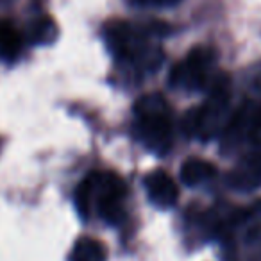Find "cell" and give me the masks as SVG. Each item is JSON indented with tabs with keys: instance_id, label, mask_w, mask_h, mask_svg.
Segmentation results:
<instances>
[{
	"instance_id": "6da1fadb",
	"label": "cell",
	"mask_w": 261,
	"mask_h": 261,
	"mask_svg": "<svg viewBox=\"0 0 261 261\" xmlns=\"http://www.w3.org/2000/svg\"><path fill=\"white\" fill-rule=\"evenodd\" d=\"M127 185L113 172H91L75 190V206L83 218L93 211L111 225L123 220L125 215Z\"/></svg>"
},
{
	"instance_id": "7a4b0ae2",
	"label": "cell",
	"mask_w": 261,
	"mask_h": 261,
	"mask_svg": "<svg viewBox=\"0 0 261 261\" xmlns=\"http://www.w3.org/2000/svg\"><path fill=\"white\" fill-rule=\"evenodd\" d=\"M135 127L138 138L156 154L168 152L174 140L172 111L163 95H145L135 106Z\"/></svg>"
},
{
	"instance_id": "3957f363",
	"label": "cell",
	"mask_w": 261,
	"mask_h": 261,
	"mask_svg": "<svg viewBox=\"0 0 261 261\" xmlns=\"http://www.w3.org/2000/svg\"><path fill=\"white\" fill-rule=\"evenodd\" d=\"M231 116V88H229V81L222 77L215 81L206 102L186 115L182 125L186 135L211 140L224 133Z\"/></svg>"
},
{
	"instance_id": "277c9868",
	"label": "cell",
	"mask_w": 261,
	"mask_h": 261,
	"mask_svg": "<svg viewBox=\"0 0 261 261\" xmlns=\"http://www.w3.org/2000/svg\"><path fill=\"white\" fill-rule=\"evenodd\" d=\"M106 41L118 59L138 63L143 68L158 66L161 63L160 52L150 48L147 34L130 23L113 22L106 27Z\"/></svg>"
},
{
	"instance_id": "5b68a950",
	"label": "cell",
	"mask_w": 261,
	"mask_h": 261,
	"mask_svg": "<svg viewBox=\"0 0 261 261\" xmlns=\"http://www.w3.org/2000/svg\"><path fill=\"white\" fill-rule=\"evenodd\" d=\"M215 65V50L207 47H195L181 63L172 68L170 84L181 90H199L207 83Z\"/></svg>"
},
{
	"instance_id": "8992f818",
	"label": "cell",
	"mask_w": 261,
	"mask_h": 261,
	"mask_svg": "<svg viewBox=\"0 0 261 261\" xmlns=\"http://www.w3.org/2000/svg\"><path fill=\"white\" fill-rule=\"evenodd\" d=\"M250 140L261 145V102H247L232 113L224 130V145H238Z\"/></svg>"
},
{
	"instance_id": "52a82bcc",
	"label": "cell",
	"mask_w": 261,
	"mask_h": 261,
	"mask_svg": "<svg viewBox=\"0 0 261 261\" xmlns=\"http://www.w3.org/2000/svg\"><path fill=\"white\" fill-rule=\"evenodd\" d=\"M229 185L234 190H254L261 185V150L247 154L229 174Z\"/></svg>"
},
{
	"instance_id": "ba28073f",
	"label": "cell",
	"mask_w": 261,
	"mask_h": 261,
	"mask_svg": "<svg viewBox=\"0 0 261 261\" xmlns=\"http://www.w3.org/2000/svg\"><path fill=\"white\" fill-rule=\"evenodd\" d=\"M147 190V195L156 206L160 207H172L175 206L179 199V190L174 179L163 170H156L149 174L143 181Z\"/></svg>"
},
{
	"instance_id": "9c48e42d",
	"label": "cell",
	"mask_w": 261,
	"mask_h": 261,
	"mask_svg": "<svg viewBox=\"0 0 261 261\" xmlns=\"http://www.w3.org/2000/svg\"><path fill=\"white\" fill-rule=\"evenodd\" d=\"M217 175V168L204 160H188L181 167V181L188 186H199L204 182L211 181Z\"/></svg>"
},
{
	"instance_id": "30bf717a",
	"label": "cell",
	"mask_w": 261,
	"mask_h": 261,
	"mask_svg": "<svg viewBox=\"0 0 261 261\" xmlns=\"http://www.w3.org/2000/svg\"><path fill=\"white\" fill-rule=\"evenodd\" d=\"M23 40L9 22H0V58L13 61L22 52Z\"/></svg>"
},
{
	"instance_id": "8fae6325",
	"label": "cell",
	"mask_w": 261,
	"mask_h": 261,
	"mask_svg": "<svg viewBox=\"0 0 261 261\" xmlns=\"http://www.w3.org/2000/svg\"><path fill=\"white\" fill-rule=\"evenodd\" d=\"M70 261H106V247L95 238H81L75 242Z\"/></svg>"
},
{
	"instance_id": "7c38bea8",
	"label": "cell",
	"mask_w": 261,
	"mask_h": 261,
	"mask_svg": "<svg viewBox=\"0 0 261 261\" xmlns=\"http://www.w3.org/2000/svg\"><path fill=\"white\" fill-rule=\"evenodd\" d=\"M58 38V25L52 18L43 16L33 27V41L34 43H52Z\"/></svg>"
},
{
	"instance_id": "4fadbf2b",
	"label": "cell",
	"mask_w": 261,
	"mask_h": 261,
	"mask_svg": "<svg viewBox=\"0 0 261 261\" xmlns=\"http://www.w3.org/2000/svg\"><path fill=\"white\" fill-rule=\"evenodd\" d=\"M143 4H149V6H170V4H175L179 0H140Z\"/></svg>"
},
{
	"instance_id": "5bb4252c",
	"label": "cell",
	"mask_w": 261,
	"mask_h": 261,
	"mask_svg": "<svg viewBox=\"0 0 261 261\" xmlns=\"http://www.w3.org/2000/svg\"><path fill=\"white\" fill-rule=\"evenodd\" d=\"M256 206H257V210H259V211H261V200H259V202H257V204H256Z\"/></svg>"
}]
</instances>
